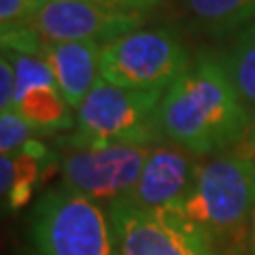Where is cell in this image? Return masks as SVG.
I'll return each mask as SVG.
<instances>
[{
    "instance_id": "1",
    "label": "cell",
    "mask_w": 255,
    "mask_h": 255,
    "mask_svg": "<svg viewBox=\"0 0 255 255\" xmlns=\"http://www.w3.org/2000/svg\"><path fill=\"white\" fill-rule=\"evenodd\" d=\"M251 119L221 58L213 53L191 58L159 105L164 140L204 159L241 149Z\"/></svg>"
},
{
    "instance_id": "2",
    "label": "cell",
    "mask_w": 255,
    "mask_h": 255,
    "mask_svg": "<svg viewBox=\"0 0 255 255\" xmlns=\"http://www.w3.org/2000/svg\"><path fill=\"white\" fill-rule=\"evenodd\" d=\"M174 209L211 238L219 255H243L255 213V157L232 151L202 159Z\"/></svg>"
},
{
    "instance_id": "3",
    "label": "cell",
    "mask_w": 255,
    "mask_h": 255,
    "mask_svg": "<svg viewBox=\"0 0 255 255\" xmlns=\"http://www.w3.org/2000/svg\"><path fill=\"white\" fill-rule=\"evenodd\" d=\"M30 241L36 255H119L109 206L64 183L38 198Z\"/></svg>"
},
{
    "instance_id": "4",
    "label": "cell",
    "mask_w": 255,
    "mask_h": 255,
    "mask_svg": "<svg viewBox=\"0 0 255 255\" xmlns=\"http://www.w3.org/2000/svg\"><path fill=\"white\" fill-rule=\"evenodd\" d=\"M189 60L174 32L142 26L102 47L100 79L124 90L164 94Z\"/></svg>"
},
{
    "instance_id": "5",
    "label": "cell",
    "mask_w": 255,
    "mask_h": 255,
    "mask_svg": "<svg viewBox=\"0 0 255 255\" xmlns=\"http://www.w3.org/2000/svg\"><path fill=\"white\" fill-rule=\"evenodd\" d=\"M162 96L124 90L98 79L75 113V134L92 142H128L142 147L164 142L159 130Z\"/></svg>"
},
{
    "instance_id": "6",
    "label": "cell",
    "mask_w": 255,
    "mask_h": 255,
    "mask_svg": "<svg viewBox=\"0 0 255 255\" xmlns=\"http://www.w3.org/2000/svg\"><path fill=\"white\" fill-rule=\"evenodd\" d=\"M60 147L62 183L105 206L130 194L151 151L128 142H92L77 134L62 140Z\"/></svg>"
},
{
    "instance_id": "7",
    "label": "cell",
    "mask_w": 255,
    "mask_h": 255,
    "mask_svg": "<svg viewBox=\"0 0 255 255\" xmlns=\"http://www.w3.org/2000/svg\"><path fill=\"white\" fill-rule=\"evenodd\" d=\"M119 255H219L194 221L177 209H138L128 202L109 206Z\"/></svg>"
},
{
    "instance_id": "8",
    "label": "cell",
    "mask_w": 255,
    "mask_h": 255,
    "mask_svg": "<svg viewBox=\"0 0 255 255\" xmlns=\"http://www.w3.org/2000/svg\"><path fill=\"white\" fill-rule=\"evenodd\" d=\"M145 15L119 13L85 0H45V4L23 28H30L43 45L51 43H107L142 28Z\"/></svg>"
},
{
    "instance_id": "9",
    "label": "cell",
    "mask_w": 255,
    "mask_h": 255,
    "mask_svg": "<svg viewBox=\"0 0 255 255\" xmlns=\"http://www.w3.org/2000/svg\"><path fill=\"white\" fill-rule=\"evenodd\" d=\"M204 157L164 140L151 147L136 185L124 200L138 209H174L187 196Z\"/></svg>"
},
{
    "instance_id": "10",
    "label": "cell",
    "mask_w": 255,
    "mask_h": 255,
    "mask_svg": "<svg viewBox=\"0 0 255 255\" xmlns=\"http://www.w3.org/2000/svg\"><path fill=\"white\" fill-rule=\"evenodd\" d=\"M4 51V49H2ZM13 60L17 92L13 111L30 122L38 132H53L77 126L75 111L64 100L53 73L41 55L6 51Z\"/></svg>"
},
{
    "instance_id": "11",
    "label": "cell",
    "mask_w": 255,
    "mask_h": 255,
    "mask_svg": "<svg viewBox=\"0 0 255 255\" xmlns=\"http://www.w3.org/2000/svg\"><path fill=\"white\" fill-rule=\"evenodd\" d=\"M100 49L94 43H51L38 53L49 64L64 100L75 113L100 79Z\"/></svg>"
},
{
    "instance_id": "12",
    "label": "cell",
    "mask_w": 255,
    "mask_h": 255,
    "mask_svg": "<svg viewBox=\"0 0 255 255\" xmlns=\"http://www.w3.org/2000/svg\"><path fill=\"white\" fill-rule=\"evenodd\" d=\"M55 159L58 157L49 155L47 147L38 140H32L19 151L0 155V196L4 209H21L43 179V170Z\"/></svg>"
},
{
    "instance_id": "13",
    "label": "cell",
    "mask_w": 255,
    "mask_h": 255,
    "mask_svg": "<svg viewBox=\"0 0 255 255\" xmlns=\"http://www.w3.org/2000/svg\"><path fill=\"white\" fill-rule=\"evenodd\" d=\"M189 15L215 36L238 34L255 23V0H185Z\"/></svg>"
},
{
    "instance_id": "14",
    "label": "cell",
    "mask_w": 255,
    "mask_h": 255,
    "mask_svg": "<svg viewBox=\"0 0 255 255\" xmlns=\"http://www.w3.org/2000/svg\"><path fill=\"white\" fill-rule=\"evenodd\" d=\"M219 58L247 111L255 117V23L238 32L232 47Z\"/></svg>"
},
{
    "instance_id": "15",
    "label": "cell",
    "mask_w": 255,
    "mask_h": 255,
    "mask_svg": "<svg viewBox=\"0 0 255 255\" xmlns=\"http://www.w3.org/2000/svg\"><path fill=\"white\" fill-rule=\"evenodd\" d=\"M36 134L41 132L19 113L15 111L0 113V153H13V151L28 147L32 140H36Z\"/></svg>"
},
{
    "instance_id": "16",
    "label": "cell",
    "mask_w": 255,
    "mask_h": 255,
    "mask_svg": "<svg viewBox=\"0 0 255 255\" xmlns=\"http://www.w3.org/2000/svg\"><path fill=\"white\" fill-rule=\"evenodd\" d=\"M45 0H0V32H13L28 26Z\"/></svg>"
},
{
    "instance_id": "17",
    "label": "cell",
    "mask_w": 255,
    "mask_h": 255,
    "mask_svg": "<svg viewBox=\"0 0 255 255\" xmlns=\"http://www.w3.org/2000/svg\"><path fill=\"white\" fill-rule=\"evenodd\" d=\"M15 92H17V79L11 55L2 51L0 58V113H9L15 107Z\"/></svg>"
},
{
    "instance_id": "18",
    "label": "cell",
    "mask_w": 255,
    "mask_h": 255,
    "mask_svg": "<svg viewBox=\"0 0 255 255\" xmlns=\"http://www.w3.org/2000/svg\"><path fill=\"white\" fill-rule=\"evenodd\" d=\"M85 2L105 6L111 11H119V13H134V15H145L149 11L157 9L164 0H85Z\"/></svg>"
},
{
    "instance_id": "19",
    "label": "cell",
    "mask_w": 255,
    "mask_h": 255,
    "mask_svg": "<svg viewBox=\"0 0 255 255\" xmlns=\"http://www.w3.org/2000/svg\"><path fill=\"white\" fill-rule=\"evenodd\" d=\"M238 151H243V153L255 157V117L251 119V128H249V132H247V136H245L243 145H241Z\"/></svg>"
},
{
    "instance_id": "20",
    "label": "cell",
    "mask_w": 255,
    "mask_h": 255,
    "mask_svg": "<svg viewBox=\"0 0 255 255\" xmlns=\"http://www.w3.org/2000/svg\"><path fill=\"white\" fill-rule=\"evenodd\" d=\"M243 255H255V213L249 226V236H247V245H245V253Z\"/></svg>"
}]
</instances>
